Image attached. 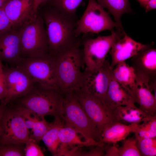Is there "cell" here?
Here are the masks:
<instances>
[{"label": "cell", "instance_id": "1", "mask_svg": "<svg viewBox=\"0 0 156 156\" xmlns=\"http://www.w3.org/2000/svg\"><path fill=\"white\" fill-rule=\"evenodd\" d=\"M42 16L50 56L56 57L81 43V38L75 34L78 18L67 16L50 6L44 10Z\"/></svg>", "mask_w": 156, "mask_h": 156}, {"label": "cell", "instance_id": "2", "mask_svg": "<svg viewBox=\"0 0 156 156\" xmlns=\"http://www.w3.org/2000/svg\"><path fill=\"white\" fill-rule=\"evenodd\" d=\"M81 43L54 60L55 70L59 88L64 94L81 88L85 67Z\"/></svg>", "mask_w": 156, "mask_h": 156}, {"label": "cell", "instance_id": "3", "mask_svg": "<svg viewBox=\"0 0 156 156\" xmlns=\"http://www.w3.org/2000/svg\"><path fill=\"white\" fill-rule=\"evenodd\" d=\"M65 95L59 89L35 84L27 93L19 98L20 105L40 116H51L62 119Z\"/></svg>", "mask_w": 156, "mask_h": 156}, {"label": "cell", "instance_id": "4", "mask_svg": "<svg viewBox=\"0 0 156 156\" xmlns=\"http://www.w3.org/2000/svg\"><path fill=\"white\" fill-rule=\"evenodd\" d=\"M62 118L64 125L75 129L91 146L100 145L101 133L86 114L72 92L65 95Z\"/></svg>", "mask_w": 156, "mask_h": 156}, {"label": "cell", "instance_id": "5", "mask_svg": "<svg viewBox=\"0 0 156 156\" xmlns=\"http://www.w3.org/2000/svg\"><path fill=\"white\" fill-rule=\"evenodd\" d=\"M21 56L23 59L49 55L44 22L37 13L21 27Z\"/></svg>", "mask_w": 156, "mask_h": 156}, {"label": "cell", "instance_id": "6", "mask_svg": "<svg viewBox=\"0 0 156 156\" xmlns=\"http://www.w3.org/2000/svg\"><path fill=\"white\" fill-rule=\"evenodd\" d=\"M88 0L87 7L76 23L75 34L77 37L81 34H97L105 30L111 32L114 28L121 29L96 0Z\"/></svg>", "mask_w": 156, "mask_h": 156}, {"label": "cell", "instance_id": "7", "mask_svg": "<svg viewBox=\"0 0 156 156\" xmlns=\"http://www.w3.org/2000/svg\"><path fill=\"white\" fill-rule=\"evenodd\" d=\"M18 66L27 73L34 84L60 90L55 75L54 59L49 55L23 59Z\"/></svg>", "mask_w": 156, "mask_h": 156}, {"label": "cell", "instance_id": "8", "mask_svg": "<svg viewBox=\"0 0 156 156\" xmlns=\"http://www.w3.org/2000/svg\"><path fill=\"white\" fill-rule=\"evenodd\" d=\"M107 36H98L95 38L87 37L86 34L81 38L85 69L93 70L100 67L103 64L118 34L117 30Z\"/></svg>", "mask_w": 156, "mask_h": 156}, {"label": "cell", "instance_id": "9", "mask_svg": "<svg viewBox=\"0 0 156 156\" xmlns=\"http://www.w3.org/2000/svg\"><path fill=\"white\" fill-rule=\"evenodd\" d=\"M0 144H25L30 138L24 119L18 110L5 107L1 120Z\"/></svg>", "mask_w": 156, "mask_h": 156}, {"label": "cell", "instance_id": "10", "mask_svg": "<svg viewBox=\"0 0 156 156\" xmlns=\"http://www.w3.org/2000/svg\"><path fill=\"white\" fill-rule=\"evenodd\" d=\"M112 69L110 62L106 60L97 69L91 70L85 69L80 88L98 98L105 104Z\"/></svg>", "mask_w": 156, "mask_h": 156}, {"label": "cell", "instance_id": "11", "mask_svg": "<svg viewBox=\"0 0 156 156\" xmlns=\"http://www.w3.org/2000/svg\"><path fill=\"white\" fill-rule=\"evenodd\" d=\"M6 82L7 95L1 102L6 106L11 102L27 93L34 83L27 73L19 66L3 68Z\"/></svg>", "mask_w": 156, "mask_h": 156}, {"label": "cell", "instance_id": "12", "mask_svg": "<svg viewBox=\"0 0 156 156\" xmlns=\"http://www.w3.org/2000/svg\"><path fill=\"white\" fill-rule=\"evenodd\" d=\"M72 92L101 133L106 126L114 122L107 109L99 99L81 88Z\"/></svg>", "mask_w": 156, "mask_h": 156}, {"label": "cell", "instance_id": "13", "mask_svg": "<svg viewBox=\"0 0 156 156\" xmlns=\"http://www.w3.org/2000/svg\"><path fill=\"white\" fill-rule=\"evenodd\" d=\"M21 27H12L0 34V59L10 67L18 66L21 56Z\"/></svg>", "mask_w": 156, "mask_h": 156}, {"label": "cell", "instance_id": "14", "mask_svg": "<svg viewBox=\"0 0 156 156\" xmlns=\"http://www.w3.org/2000/svg\"><path fill=\"white\" fill-rule=\"evenodd\" d=\"M116 29L118 31V34L109 52L112 59L110 66L112 69L118 63L135 55L147 45L133 40L127 34L124 29Z\"/></svg>", "mask_w": 156, "mask_h": 156}, {"label": "cell", "instance_id": "15", "mask_svg": "<svg viewBox=\"0 0 156 156\" xmlns=\"http://www.w3.org/2000/svg\"><path fill=\"white\" fill-rule=\"evenodd\" d=\"M153 42L140 51L131 59V66L135 73L143 75L149 81H156V49Z\"/></svg>", "mask_w": 156, "mask_h": 156}, {"label": "cell", "instance_id": "16", "mask_svg": "<svg viewBox=\"0 0 156 156\" xmlns=\"http://www.w3.org/2000/svg\"><path fill=\"white\" fill-rule=\"evenodd\" d=\"M135 85L131 90L139 108L149 116L156 115V98L150 89L146 76L136 73Z\"/></svg>", "mask_w": 156, "mask_h": 156}, {"label": "cell", "instance_id": "17", "mask_svg": "<svg viewBox=\"0 0 156 156\" xmlns=\"http://www.w3.org/2000/svg\"><path fill=\"white\" fill-rule=\"evenodd\" d=\"M34 0H9L3 7L12 27L20 28L35 13Z\"/></svg>", "mask_w": 156, "mask_h": 156}, {"label": "cell", "instance_id": "18", "mask_svg": "<svg viewBox=\"0 0 156 156\" xmlns=\"http://www.w3.org/2000/svg\"><path fill=\"white\" fill-rule=\"evenodd\" d=\"M135 103V98L131 90L115 79L111 73L104 102L110 114L112 110L118 106Z\"/></svg>", "mask_w": 156, "mask_h": 156}, {"label": "cell", "instance_id": "19", "mask_svg": "<svg viewBox=\"0 0 156 156\" xmlns=\"http://www.w3.org/2000/svg\"><path fill=\"white\" fill-rule=\"evenodd\" d=\"M138 125H127L119 122H113L103 129L99 142L116 145L117 142L126 138L131 133H134Z\"/></svg>", "mask_w": 156, "mask_h": 156}, {"label": "cell", "instance_id": "20", "mask_svg": "<svg viewBox=\"0 0 156 156\" xmlns=\"http://www.w3.org/2000/svg\"><path fill=\"white\" fill-rule=\"evenodd\" d=\"M114 122L127 124L138 125L149 116L132 103L118 106L110 113Z\"/></svg>", "mask_w": 156, "mask_h": 156}, {"label": "cell", "instance_id": "21", "mask_svg": "<svg viewBox=\"0 0 156 156\" xmlns=\"http://www.w3.org/2000/svg\"><path fill=\"white\" fill-rule=\"evenodd\" d=\"M96 0L102 7L108 10L120 28L123 29L121 22V16L124 14L133 13L129 0Z\"/></svg>", "mask_w": 156, "mask_h": 156}, {"label": "cell", "instance_id": "22", "mask_svg": "<svg viewBox=\"0 0 156 156\" xmlns=\"http://www.w3.org/2000/svg\"><path fill=\"white\" fill-rule=\"evenodd\" d=\"M78 133H79L75 129L64 124L60 129L58 132L60 143L59 151L64 148L77 146H91L86 141H83Z\"/></svg>", "mask_w": 156, "mask_h": 156}, {"label": "cell", "instance_id": "23", "mask_svg": "<svg viewBox=\"0 0 156 156\" xmlns=\"http://www.w3.org/2000/svg\"><path fill=\"white\" fill-rule=\"evenodd\" d=\"M112 75L116 81L131 90L135 86V72L133 68L125 61L118 63L113 68Z\"/></svg>", "mask_w": 156, "mask_h": 156}, {"label": "cell", "instance_id": "24", "mask_svg": "<svg viewBox=\"0 0 156 156\" xmlns=\"http://www.w3.org/2000/svg\"><path fill=\"white\" fill-rule=\"evenodd\" d=\"M64 125L62 119L55 118L54 122L43 136L42 140L53 156H57L59 151L60 143L58 132L60 128Z\"/></svg>", "mask_w": 156, "mask_h": 156}, {"label": "cell", "instance_id": "25", "mask_svg": "<svg viewBox=\"0 0 156 156\" xmlns=\"http://www.w3.org/2000/svg\"><path fill=\"white\" fill-rule=\"evenodd\" d=\"M83 0H48L47 2H48L50 6L65 15L78 18L76 12Z\"/></svg>", "mask_w": 156, "mask_h": 156}, {"label": "cell", "instance_id": "26", "mask_svg": "<svg viewBox=\"0 0 156 156\" xmlns=\"http://www.w3.org/2000/svg\"><path fill=\"white\" fill-rule=\"evenodd\" d=\"M134 133L137 140L156 137V115L149 116L138 125Z\"/></svg>", "mask_w": 156, "mask_h": 156}, {"label": "cell", "instance_id": "27", "mask_svg": "<svg viewBox=\"0 0 156 156\" xmlns=\"http://www.w3.org/2000/svg\"><path fill=\"white\" fill-rule=\"evenodd\" d=\"M52 123H49L42 117L36 122L30 133V138L32 139L38 144L51 127Z\"/></svg>", "mask_w": 156, "mask_h": 156}, {"label": "cell", "instance_id": "28", "mask_svg": "<svg viewBox=\"0 0 156 156\" xmlns=\"http://www.w3.org/2000/svg\"><path fill=\"white\" fill-rule=\"evenodd\" d=\"M137 141V146L141 156L156 155V137Z\"/></svg>", "mask_w": 156, "mask_h": 156}, {"label": "cell", "instance_id": "29", "mask_svg": "<svg viewBox=\"0 0 156 156\" xmlns=\"http://www.w3.org/2000/svg\"><path fill=\"white\" fill-rule=\"evenodd\" d=\"M122 145L119 148V156H141L137 146L135 138H129L123 140Z\"/></svg>", "mask_w": 156, "mask_h": 156}, {"label": "cell", "instance_id": "30", "mask_svg": "<svg viewBox=\"0 0 156 156\" xmlns=\"http://www.w3.org/2000/svg\"><path fill=\"white\" fill-rule=\"evenodd\" d=\"M24 144H0V156H23Z\"/></svg>", "mask_w": 156, "mask_h": 156}, {"label": "cell", "instance_id": "31", "mask_svg": "<svg viewBox=\"0 0 156 156\" xmlns=\"http://www.w3.org/2000/svg\"><path fill=\"white\" fill-rule=\"evenodd\" d=\"M25 156H44V154L40 147L34 140L29 138L25 144Z\"/></svg>", "mask_w": 156, "mask_h": 156}, {"label": "cell", "instance_id": "32", "mask_svg": "<svg viewBox=\"0 0 156 156\" xmlns=\"http://www.w3.org/2000/svg\"><path fill=\"white\" fill-rule=\"evenodd\" d=\"M7 92L6 80L1 61L0 63V100L1 102L5 99Z\"/></svg>", "mask_w": 156, "mask_h": 156}, {"label": "cell", "instance_id": "33", "mask_svg": "<svg viewBox=\"0 0 156 156\" xmlns=\"http://www.w3.org/2000/svg\"><path fill=\"white\" fill-rule=\"evenodd\" d=\"M13 27L3 8L0 9V34Z\"/></svg>", "mask_w": 156, "mask_h": 156}, {"label": "cell", "instance_id": "34", "mask_svg": "<svg viewBox=\"0 0 156 156\" xmlns=\"http://www.w3.org/2000/svg\"><path fill=\"white\" fill-rule=\"evenodd\" d=\"M105 156H119L118 148L115 145H110L106 150Z\"/></svg>", "mask_w": 156, "mask_h": 156}, {"label": "cell", "instance_id": "35", "mask_svg": "<svg viewBox=\"0 0 156 156\" xmlns=\"http://www.w3.org/2000/svg\"><path fill=\"white\" fill-rule=\"evenodd\" d=\"M156 8V0H150L147 3L144 9L145 12H147Z\"/></svg>", "mask_w": 156, "mask_h": 156}, {"label": "cell", "instance_id": "36", "mask_svg": "<svg viewBox=\"0 0 156 156\" xmlns=\"http://www.w3.org/2000/svg\"><path fill=\"white\" fill-rule=\"evenodd\" d=\"M48 0H34L33 8L35 13H37L39 7L42 5L46 3Z\"/></svg>", "mask_w": 156, "mask_h": 156}, {"label": "cell", "instance_id": "37", "mask_svg": "<svg viewBox=\"0 0 156 156\" xmlns=\"http://www.w3.org/2000/svg\"><path fill=\"white\" fill-rule=\"evenodd\" d=\"M5 106L3 104L1 103L0 105V135L1 131V120L2 114L4 110Z\"/></svg>", "mask_w": 156, "mask_h": 156}, {"label": "cell", "instance_id": "38", "mask_svg": "<svg viewBox=\"0 0 156 156\" xmlns=\"http://www.w3.org/2000/svg\"><path fill=\"white\" fill-rule=\"evenodd\" d=\"M140 5L145 8L146 4L150 0H137Z\"/></svg>", "mask_w": 156, "mask_h": 156}, {"label": "cell", "instance_id": "39", "mask_svg": "<svg viewBox=\"0 0 156 156\" xmlns=\"http://www.w3.org/2000/svg\"><path fill=\"white\" fill-rule=\"evenodd\" d=\"M9 0H0V9L2 8Z\"/></svg>", "mask_w": 156, "mask_h": 156}, {"label": "cell", "instance_id": "40", "mask_svg": "<svg viewBox=\"0 0 156 156\" xmlns=\"http://www.w3.org/2000/svg\"><path fill=\"white\" fill-rule=\"evenodd\" d=\"M1 61H2L0 59V62H1Z\"/></svg>", "mask_w": 156, "mask_h": 156}]
</instances>
